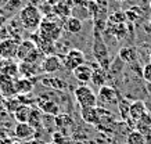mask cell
<instances>
[{
	"mask_svg": "<svg viewBox=\"0 0 151 144\" xmlns=\"http://www.w3.org/2000/svg\"><path fill=\"white\" fill-rule=\"evenodd\" d=\"M126 144H146V137L139 130H130L126 136Z\"/></svg>",
	"mask_w": 151,
	"mask_h": 144,
	"instance_id": "28",
	"label": "cell"
},
{
	"mask_svg": "<svg viewBox=\"0 0 151 144\" xmlns=\"http://www.w3.org/2000/svg\"><path fill=\"white\" fill-rule=\"evenodd\" d=\"M150 9H151V1H150Z\"/></svg>",
	"mask_w": 151,
	"mask_h": 144,
	"instance_id": "43",
	"label": "cell"
},
{
	"mask_svg": "<svg viewBox=\"0 0 151 144\" xmlns=\"http://www.w3.org/2000/svg\"><path fill=\"white\" fill-rule=\"evenodd\" d=\"M25 144H42L40 141H37V140H29V141H28V143H25Z\"/></svg>",
	"mask_w": 151,
	"mask_h": 144,
	"instance_id": "38",
	"label": "cell"
},
{
	"mask_svg": "<svg viewBox=\"0 0 151 144\" xmlns=\"http://www.w3.org/2000/svg\"><path fill=\"white\" fill-rule=\"evenodd\" d=\"M53 11H54L58 17H67V18H69V11H71V9H69V6H67L65 3L60 1L58 4L53 6Z\"/></svg>",
	"mask_w": 151,
	"mask_h": 144,
	"instance_id": "30",
	"label": "cell"
},
{
	"mask_svg": "<svg viewBox=\"0 0 151 144\" xmlns=\"http://www.w3.org/2000/svg\"><path fill=\"white\" fill-rule=\"evenodd\" d=\"M75 98H76V102L79 104L81 108H89V107H97V102H99V98H97V94H94L92 89L86 86V85H81L75 89Z\"/></svg>",
	"mask_w": 151,
	"mask_h": 144,
	"instance_id": "3",
	"label": "cell"
},
{
	"mask_svg": "<svg viewBox=\"0 0 151 144\" xmlns=\"http://www.w3.org/2000/svg\"><path fill=\"white\" fill-rule=\"evenodd\" d=\"M14 78L7 76L4 74H0V92L6 97H13L15 96V85H14Z\"/></svg>",
	"mask_w": 151,
	"mask_h": 144,
	"instance_id": "13",
	"label": "cell"
},
{
	"mask_svg": "<svg viewBox=\"0 0 151 144\" xmlns=\"http://www.w3.org/2000/svg\"><path fill=\"white\" fill-rule=\"evenodd\" d=\"M15 85V93L18 96H24V94L31 93L33 90V83L31 79H25V78H18L14 80Z\"/></svg>",
	"mask_w": 151,
	"mask_h": 144,
	"instance_id": "19",
	"label": "cell"
},
{
	"mask_svg": "<svg viewBox=\"0 0 151 144\" xmlns=\"http://www.w3.org/2000/svg\"><path fill=\"white\" fill-rule=\"evenodd\" d=\"M144 29H146V31H147L148 33H151V19L146 24V27H144Z\"/></svg>",
	"mask_w": 151,
	"mask_h": 144,
	"instance_id": "35",
	"label": "cell"
},
{
	"mask_svg": "<svg viewBox=\"0 0 151 144\" xmlns=\"http://www.w3.org/2000/svg\"><path fill=\"white\" fill-rule=\"evenodd\" d=\"M13 144H21V143H17V141H15V143H13Z\"/></svg>",
	"mask_w": 151,
	"mask_h": 144,
	"instance_id": "41",
	"label": "cell"
},
{
	"mask_svg": "<svg viewBox=\"0 0 151 144\" xmlns=\"http://www.w3.org/2000/svg\"><path fill=\"white\" fill-rule=\"evenodd\" d=\"M73 74V78L78 80L79 83L82 85H86L89 82H92V76H93V67H90L89 64H82L79 65L76 69L72 71Z\"/></svg>",
	"mask_w": 151,
	"mask_h": 144,
	"instance_id": "11",
	"label": "cell"
},
{
	"mask_svg": "<svg viewBox=\"0 0 151 144\" xmlns=\"http://www.w3.org/2000/svg\"><path fill=\"white\" fill-rule=\"evenodd\" d=\"M125 14H126V19L128 21H130V22H136L137 19H140V17H142V9H139V7H136V6H133V7H130L129 10H126L125 11Z\"/></svg>",
	"mask_w": 151,
	"mask_h": 144,
	"instance_id": "29",
	"label": "cell"
},
{
	"mask_svg": "<svg viewBox=\"0 0 151 144\" xmlns=\"http://www.w3.org/2000/svg\"><path fill=\"white\" fill-rule=\"evenodd\" d=\"M35 102H36L37 108L45 114H49L53 116H57L58 114H61L58 104L50 97V94H42L37 98H35Z\"/></svg>",
	"mask_w": 151,
	"mask_h": 144,
	"instance_id": "7",
	"label": "cell"
},
{
	"mask_svg": "<svg viewBox=\"0 0 151 144\" xmlns=\"http://www.w3.org/2000/svg\"><path fill=\"white\" fill-rule=\"evenodd\" d=\"M105 80H107V75L105 71L101 68L99 64L93 67V76H92V83L97 87H103L105 86Z\"/></svg>",
	"mask_w": 151,
	"mask_h": 144,
	"instance_id": "21",
	"label": "cell"
},
{
	"mask_svg": "<svg viewBox=\"0 0 151 144\" xmlns=\"http://www.w3.org/2000/svg\"><path fill=\"white\" fill-rule=\"evenodd\" d=\"M143 78H144L148 83H151V62L144 65V68H143Z\"/></svg>",
	"mask_w": 151,
	"mask_h": 144,
	"instance_id": "32",
	"label": "cell"
},
{
	"mask_svg": "<svg viewBox=\"0 0 151 144\" xmlns=\"http://www.w3.org/2000/svg\"><path fill=\"white\" fill-rule=\"evenodd\" d=\"M118 111H119V115H121V119L124 122L130 119V102H128L126 98H121V100H119Z\"/></svg>",
	"mask_w": 151,
	"mask_h": 144,
	"instance_id": "27",
	"label": "cell"
},
{
	"mask_svg": "<svg viewBox=\"0 0 151 144\" xmlns=\"http://www.w3.org/2000/svg\"><path fill=\"white\" fill-rule=\"evenodd\" d=\"M18 75H21V78L25 79H32L37 75V67L25 61H19L18 64Z\"/></svg>",
	"mask_w": 151,
	"mask_h": 144,
	"instance_id": "17",
	"label": "cell"
},
{
	"mask_svg": "<svg viewBox=\"0 0 151 144\" xmlns=\"http://www.w3.org/2000/svg\"><path fill=\"white\" fill-rule=\"evenodd\" d=\"M63 67V61H61V57L58 56H47L43 58L40 64V69L46 74H54L57 71L61 69Z\"/></svg>",
	"mask_w": 151,
	"mask_h": 144,
	"instance_id": "10",
	"label": "cell"
},
{
	"mask_svg": "<svg viewBox=\"0 0 151 144\" xmlns=\"http://www.w3.org/2000/svg\"><path fill=\"white\" fill-rule=\"evenodd\" d=\"M144 137H146V144H151V132L150 133H147Z\"/></svg>",
	"mask_w": 151,
	"mask_h": 144,
	"instance_id": "36",
	"label": "cell"
},
{
	"mask_svg": "<svg viewBox=\"0 0 151 144\" xmlns=\"http://www.w3.org/2000/svg\"><path fill=\"white\" fill-rule=\"evenodd\" d=\"M119 60L125 62V64H132L137 61V50L134 47H122L118 53Z\"/></svg>",
	"mask_w": 151,
	"mask_h": 144,
	"instance_id": "18",
	"label": "cell"
},
{
	"mask_svg": "<svg viewBox=\"0 0 151 144\" xmlns=\"http://www.w3.org/2000/svg\"><path fill=\"white\" fill-rule=\"evenodd\" d=\"M9 1L10 0H0V9H1V7H6V6L9 4Z\"/></svg>",
	"mask_w": 151,
	"mask_h": 144,
	"instance_id": "37",
	"label": "cell"
},
{
	"mask_svg": "<svg viewBox=\"0 0 151 144\" xmlns=\"http://www.w3.org/2000/svg\"><path fill=\"white\" fill-rule=\"evenodd\" d=\"M146 114H147V107L144 101L136 100V101H133L130 104V119L133 122H139Z\"/></svg>",
	"mask_w": 151,
	"mask_h": 144,
	"instance_id": "16",
	"label": "cell"
},
{
	"mask_svg": "<svg viewBox=\"0 0 151 144\" xmlns=\"http://www.w3.org/2000/svg\"><path fill=\"white\" fill-rule=\"evenodd\" d=\"M37 32L43 37H46V39L55 43L61 37L63 28H61V25L58 22H55L53 19H43L39 29H37Z\"/></svg>",
	"mask_w": 151,
	"mask_h": 144,
	"instance_id": "4",
	"label": "cell"
},
{
	"mask_svg": "<svg viewBox=\"0 0 151 144\" xmlns=\"http://www.w3.org/2000/svg\"><path fill=\"white\" fill-rule=\"evenodd\" d=\"M64 29L68 33H72V35H76L83 29V24L82 21L76 17H69V18L65 19L64 22Z\"/></svg>",
	"mask_w": 151,
	"mask_h": 144,
	"instance_id": "20",
	"label": "cell"
},
{
	"mask_svg": "<svg viewBox=\"0 0 151 144\" xmlns=\"http://www.w3.org/2000/svg\"><path fill=\"white\" fill-rule=\"evenodd\" d=\"M19 40L17 39H1L0 40V57L6 61H11L17 58V51H18Z\"/></svg>",
	"mask_w": 151,
	"mask_h": 144,
	"instance_id": "6",
	"label": "cell"
},
{
	"mask_svg": "<svg viewBox=\"0 0 151 144\" xmlns=\"http://www.w3.org/2000/svg\"><path fill=\"white\" fill-rule=\"evenodd\" d=\"M42 85L46 86V87L54 89V90H64L67 87V83L64 80H61L57 76H46L42 79Z\"/></svg>",
	"mask_w": 151,
	"mask_h": 144,
	"instance_id": "23",
	"label": "cell"
},
{
	"mask_svg": "<svg viewBox=\"0 0 151 144\" xmlns=\"http://www.w3.org/2000/svg\"><path fill=\"white\" fill-rule=\"evenodd\" d=\"M47 1H49L50 4H53V6H55V4H58L60 3V0H47Z\"/></svg>",
	"mask_w": 151,
	"mask_h": 144,
	"instance_id": "39",
	"label": "cell"
},
{
	"mask_svg": "<svg viewBox=\"0 0 151 144\" xmlns=\"http://www.w3.org/2000/svg\"><path fill=\"white\" fill-rule=\"evenodd\" d=\"M35 133L36 130L33 129L29 123H17L15 128H14V135L18 140H32L35 137Z\"/></svg>",
	"mask_w": 151,
	"mask_h": 144,
	"instance_id": "12",
	"label": "cell"
},
{
	"mask_svg": "<svg viewBox=\"0 0 151 144\" xmlns=\"http://www.w3.org/2000/svg\"><path fill=\"white\" fill-rule=\"evenodd\" d=\"M118 1H125V0H118Z\"/></svg>",
	"mask_w": 151,
	"mask_h": 144,
	"instance_id": "42",
	"label": "cell"
},
{
	"mask_svg": "<svg viewBox=\"0 0 151 144\" xmlns=\"http://www.w3.org/2000/svg\"><path fill=\"white\" fill-rule=\"evenodd\" d=\"M54 125L58 129H68V128H71L73 125V119L71 115L61 112L57 116H54Z\"/></svg>",
	"mask_w": 151,
	"mask_h": 144,
	"instance_id": "24",
	"label": "cell"
},
{
	"mask_svg": "<svg viewBox=\"0 0 151 144\" xmlns=\"http://www.w3.org/2000/svg\"><path fill=\"white\" fill-rule=\"evenodd\" d=\"M93 54L96 57L97 64L100 65L104 71L110 68V57H108V50L107 46L104 44L103 36L99 29H94V35H93Z\"/></svg>",
	"mask_w": 151,
	"mask_h": 144,
	"instance_id": "2",
	"label": "cell"
},
{
	"mask_svg": "<svg viewBox=\"0 0 151 144\" xmlns=\"http://www.w3.org/2000/svg\"><path fill=\"white\" fill-rule=\"evenodd\" d=\"M6 22H7V18H6V15L0 14V28H1V27H4Z\"/></svg>",
	"mask_w": 151,
	"mask_h": 144,
	"instance_id": "34",
	"label": "cell"
},
{
	"mask_svg": "<svg viewBox=\"0 0 151 144\" xmlns=\"http://www.w3.org/2000/svg\"><path fill=\"white\" fill-rule=\"evenodd\" d=\"M97 98H99V101H101L103 104H116V105H118L119 100H121L118 96V92H116L114 87L107 86V85L99 89Z\"/></svg>",
	"mask_w": 151,
	"mask_h": 144,
	"instance_id": "9",
	"label": "cell"
},
{
	"mask_svg": "<svg viewBox=\"0 0 151 144\" xmlns=\"http://www.w3.org/2000/svg\"><path fill=\"white\" fill-rule=\"evenodd\" d=\"M35 49H36V44L33 43V40H31V39H22L19 42L18 51H17V60L24 61Z\"/></svg>",
	"mask_w": 151,
	"mask_h": 144,
	"instance_id": "15",
	"label": "cell"
},
{
	"mask_svg": "<svg viewBox=\"0 0 151 144\" xmlns=\"http://www.w3.org/2000/svg\"><path fill=\"white\" fill-rule=\"evenodd\" d=\"M18 19H19V22L22 24L24 29H25V31H29V32L37 31L39 27H40L42 21H43L40 10L33 4L24 6L22 9L19 10Z\"/></svg>",
	"mask_w": 151,
	"mask_h": 144,
	"instance_id": "1",
	"label": "cell"
},
{
	"mask_svg": "<svg viewBox=\"0 0 151 144\" xmlns=\"http://www.w3.org/2000/svg\"><path fill=\"white\" fill-rule=\"evenodd\" d=\"M31 110L32 108L29 105H25V104H21L19 107H17V110L14 111V118L17 123H28V119H29V115H31Z\"/></svg>",
	"mask_w": 151,
	"mask_h": 144,
	"instance_id": "22",
	"label": "cell"
},
{
	"mask_svg": "<svg viewBox=\"0 0 151 144\" xmlns=\"http://www.w3.org/2000/svg\"><path fill=\"white\" fill-rule=\"evenodd\" d=\"M61 61H63V65L67 69L73 71L76 69L79 65L85 64V54L79 49H71V50H68V53L61 56Z\"/></svg>",
	"mask_w": 151,
	"mask_h": 144,
	"instance_id": "5",
	"label": "cell"
},
{
	"mask_svg": "<svg viewBox=\"0 0 151 144\" xmlns=\"http://www.w3.org/2000/svg\"><path fill=\"white\" fill-rule=\"evenodd\" d=\"M81 116L86 123L90 125H97L100 123V112L99 107H89V108H81Z\"/></svg>",
	"mask_w": 151,
	"mask_h": 144,
	"instance_id": "14",
	"label": "cell"
},
{
	"mask_svg": "<svg viewBox=\"0 0 151 144\" xmlns=\"http://www.w3.org/2000/svg\"><path fill=\"white\" fill-rule=\"evenodd\" d=\"M19 6H21V0H10L9 4L6 6V9H9L10 11L14 13V10H17Z\"/></svg>",
	"mask_w": 151,
	"mask_h": 144,
	"instance_id": "33",
	"label": "cell"
},
{
	"mask_svg": "<svg viewBox=\"0 0 151 144\" xmlns=\"http://www.w3.org/2000/svg\"><path fill=\"white\" fill-rule=\"evenodd\" d=\"M42 121H43V116H42V111L39 108H32L31 110V115L28 119V123L32 126L35 130H37L42 126Z\"/></svg>",
	"mask_w": 151,
	"mask_h": 144,
	"instance_id": "25",
	"label": "cell"
},
{
	"mask_svg": "<svg viewBox=\"0 0 151 144\" xmlns=\"http://www.w3.org/2000/svg\"><path fill=\"white\" fill-rule=\"evenodd\" d=\"M3 65H4V60H3V58L0 57V69L3 68Z\"/></svg>",
	"mask_w": 151,
	"mask_h": 144,
	"instance_id": "40",
	"label": "cell"
},
{
	"mask_svg": "<svg viewBox=\"0 0 151 144\" xmlns=\"http://www.w3.org/2000/svg\"><path fill=\"white\" fill-rule=\"evenodd\" d=\"M0 74H4L7 76H11L14 79H17V75H18V64H15L13 60L11 61H6L3 68L0 69Z\"/></svg>",
	"mask_w": 151,
	"mask_h": 144,
	"instance_id": "26",
	"label": "cell"
},
{
	"mask_svg": "<svg viewBox=\"0 0 151 144\" xmlns=\"http://www.w3.org/2000/svg\"><path fill=\"white\" fill-rule=\"evenodd\" d=\"M31 40H33V43L36 44L37 50L40 51L45 57L47 56H54L55 54V44L54 42H51L46 37H43L42 35H39V32H33L31 36Z\"/></svg>",
	"mask_w": 151,
	"mask_h": 144,
	"instance_id": "8",
	"label": "cell"
},
{
	"mask_svg": "<svg viewBox=\"0 0 151 144\" xmlns=\"http://www.w3.org/2000/svg\"><path fill=\"white\" fill-rule=\"evenodd\" d=\"M111 18L114 19L115 22H118V24H124V22L128 21V19H126V14H125V11H118V13H115Z\"/></svg>",
	"mask_w": 151,
	"mask_h": 144,
	"instance_id": "31",
	"label": "cell"
}]
</instances>
